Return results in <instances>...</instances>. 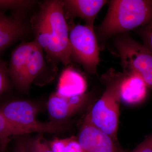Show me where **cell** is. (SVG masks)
Segmentation results:
<instances>
[{"label": "cell", "mask_w": 152, "mask_h": 152, "mask_svg": "<svg viewBox=\"0 0 152 152\" xmlns=\"http://www.w3.org/2000/svg\"><path fill=\"white\" fill-rule=\"evenodd\" d=\"M152 19V0H113L97 28L101 39L136 29Z\"/></svg>", "instance_id": "6da1fadb"}, {"label": "cell", "mask_w": 152, "mask_h": 152, "mask_svg": "<svg viewBox=\"0 0 152 152\" xmlns=\"http://www.w3.org/2000/svg\"><path fill=\"white\" fill-rule=\"evenodd\" d=\"M125 73L110 69L102 76L106 89L100 99L96 102L85 118L84 122L118 141L121 102V87Z\"/></svg>", "instance_id": "7a4b0ae2"}, {"label": "cell", "mask_w": 152, "mask_h": 152, "mask_svg": "<svg viewBox=\"0 0 152 152\" xmlns=\"http://www.w3.org/2000/svg\"><path fill=\"white\" fill-rule=\"evenodd\" d=\"M39 14L45 20L50 28L51 41L47 51L51 58L65 65L71 62L69 31L63 10V1H45Z\"/></svg>", "instance_id": "3957f363"}, {"label": "cell", "mask_w": 152, "mask_h": 152, "mask_svg": "<svg viewBox=\"0 0 152 152\" xmlns=\"http://www.w3.org/2000/svg\"><path fill=\"white\" fill-rule=\"evenodd\" d=\"M116 46L121 59L124 73H136L152 90V53L143 45L128 37L117 41Z\"/></svg>", "instance_id": "277c9868"}, {"label": "cell", "mask_w": 152, "mask_h": 152, "mask_svg": "<svg viewBox=\"0 0 152 152\" xmlns=\"http://www.w3.org/2000/svg\"><path fill=\"white\" fill-rule=\"evenodd\" d=\"M70 48L73 58L91 73H95L99 61V52L94 28L76 25L69 32Z\"/></svg>", "instance_id": "5b68a950"}, {"label": "cell", "mask_w": 152, "mask_h": 152, "mask_svg": "<svg viewBox=\"0 0 152 152\" xmlns=\"http://www.w3.org/2000/svg\"><path fill=\"white\" fill-rule=\"evenodd\" d=\"M0 111L11 122L31 133H58L61 131L60 122H42L37 119L38 110L30 102L14 101L0 108Z\"/></svg>", "instance_id": "8992f818"}, {"label": "cell", "mask_w": 152, "mask_h": 152, "mask_svg": "<svg viewBox=\"0 0 152 152\" xmlns=\"http://www.w3.org/2000/svg\"><path fill=\"white\" fill-rule=\"evenodd\" d=\"M77 140L83 152H125L118 141L86 122H84Z\"/></svg>", "instance_id": "52a82bcc"}, {"label": "cell", "mask_w": 152, "mask_h": 152, "mask_svg": "<svg viewBox=\"0 0 152 152\" xmlns=\"http://www.w3.org/2000/svg\"><path fill=\"white\" fill-rule=\"evenodd\" d=\"M0 10V55L16 41L26 34L28 25L23 13L14 12L10 16Z\"/></svg>", "instance_id": "ba28073f"}, {"label": "cell", "mask_w": 152, "mask_h": 152, "mask_svg": "<svg viewBox=\"0 0 152 152\" xmlns=\"http://www.w3.org/2000/svg\"><path fill=\"white\" fill-rule=\"evenodd\" d=\"M86 96L65 97L54 93L51 95L48 101L47 108L49 115L53 121H59L67 118L79 110L86 99Z\"/></svg>", "instance_id": "9c48e42d"}, {"label": "cell", "mask_w": 152, "mask_h": 152, "mask_svg": "<svg viewBox=\"0 0 152 152\" xmlns=\"http://www.w3.org/2000/svg\"><path fill=\"white\" fill-rule=\"evenodd\" d=\"M105 0H65L63 1L66 18L77 17L83 19L86 25L94 28L95 18L107 3Z\"/></svg>", "instance_id": "30bf717a"}, {"label": "cell", "mask_w": 152, "mask_h": 152, "mask_svg": "<svg viewBox=\"0 0 152 152\" xmlns=\"http://www.w3.org/2000/svg\"><path fill=\"white\" fill-rule=\"evenodd\" d=\"M36 41L22 43L12 52L8 66V73L13 83L19 88L33 51L37 45Z\"/></svg>", "instance_id": "8fae6325"}, {"label": "cell", "mask_w": 152, "mask_h": 152, "mask_svg": "<svg viewBox=\"0 0 152 152\" xmlns=\"http://www.w3.org/2000/svg\"><path fill=\"white\" fill-rule=\"evenodd\" d=\"M148 88L138 74H125L121 87V101L129 105L140 103L145 99Z\"/></svg>", "instance_id": "7c38bea8"}, {"label": "cell", "mask_w": 152, "mask_h": 152, "mask_svg": "<svg viewBox=\"0 0 152 152\" xmlns=\"http://www.w3.org/2000/svg\"><path fill=\"white\" fill-rule=\"evenodd\" d=\"M87 87L83 77L73 69L68 68L60 76L56 93L65 97L81 96L85 94Z\"/></svg>", "instance_id": "4fadbf2b"}, {"label": "cell", "mask_w": 152, "mask_h": 152, "mask_svg": "<svg viewBox=\"0 0 152 152\" xmlns=\"http://www.w3.org/2000/svg\"><path fill=\"white\" fill-rule=\"evenodd\" d=\"M47 66L44 58L43 50L37 45L30 58L19 89L28 93L31 85L45 72Z\"/></svg>", "instance_id": "5bb4252c"}, {"label": "cell", "mask_w": 152, "mask_h": 152, "mask_svg": "<svg viewBox=\"0 0 152 152\" xmlns=\"http://www.w3.org/2000/svg\"><path fill=\"white\" fill-rule=\"evenodd\" d=\"M31 133L14 124L0 111V152H5L12 137Z\"/></svg>", "instance_id": "9a60e30c"}, {"label": "cell", "mask_w": 152, "mask_h": 152, "mask_svg": "<svg viewBox=\"0 0 152 152\" xmlns=\"http://www.w3.org/2000/svg\"><path fill=\"white\" fill-rule=\"evenodd\" d=\"M33 23L36 37L34 40L43 50L46 52L51 41L49 25L39 14L33 20Z\"/></svg>", "instance_id": "2e32d148"}, {"label": "cell", "mask_w": 152, "mask_h": 152, "mask_svg": "<svg viewBox=\"0 0 152 152\" xmlns=\"http://www.w3.org/2000/svg\"><path fill=\"white\" fill-rule=\"evenodd\" d=\"M37 1L31 0H0V10H12L13 12L23 13L32 8Z\"/></svg>", "instance_id": "e0dca14e"}, {"label": "cell", "mask_w": 152, "mask_h": 152, "mask_svg": "<svg viewBox=\"0 0 152 152\" xmlns=\"http://www.w3.org/2000/svg\"><path fill=\"white\" fill-rule=\"evenodd\" d=\"M27 152H53L49 142L40 135L24 141Z\"/></svg>", "instance_id": "ac0fdd59"}, {"label": "cell", "mask_w": 152, "mask_h": 152, "mask_svg": "<svg viewBox=\"0 0 152 152\" xmlns=\"http://www.w3.org/2000/svg\"><path fill=\"white\" fill-rule=\"evenodd\" d=\"M135 31L141 38L144 46L152 53V19Z\"/></svg>", "instance_id": "d6986e66"}, {"label": "cell", "mask_w": 152, "mask_h": 152, "mask_svg": "<svg viewBox=\"0 0 152 152\" xmlns=\"http://www.w3.org/2000/svg\"><path fill=\"white\" fill-rule=\"evenodd\" d=\"M7 63L0 60V96L6 92L11 86V80L8 73Z\"/></svg>", "instance_id": "ffe728a7"}, {"label": "cell", "mask_w": 152, "mask_h": 152, "mask_svg": "<svg viewBox=\"0 0 152 152\" xmlns=\"http://www.w3.org/2000/svg\"><path fill=\"white\" fill-rule=\"evenodd\" d=\"M62 152H83L77 138H68L67 142Z\"/></svg>", "instance_id": "44dd1931"}, {"label": "cell", "mask_w": 152, "mask_h": 152, "mask_svg": "<svg viewBox=\"0 0 152 152\" xmlns=\"http://www.w3.org/2000/svg\"><path fill=\"white\" fill-rule=\"evenodd\" d=\"M131 152H152V134L146 138Z\"/></svg>", "instance_id": "7402d4cb"}, {"label": "cell", "mask_w": 152, "mask_h": 152, "mask_svg": "<svg viewBox=\"0 0 152 152\" xmlns=\"http://www.w3.org/2000/svg\"><path fill=\"white\" fill-rule=\"evenodd\" d=\"M15 152H27L25 148L24 141H22L17 144Z\"/></svg>", "instance_id": "603a6c76"}]
</instances>
